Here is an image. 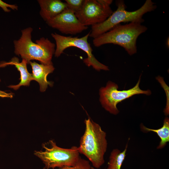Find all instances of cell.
I'll return each instance as SVG.
<instances>
[{"label":"cell","instance_id":"6da1fadb","mask_svg":"<svg viewBox=\"0 0 169 169\" xmlns=\"http://www.w3.org/2000/svg\"><path fill=\"white\" fill-rule=\"evenodd\" d=\"M33 30L31 27L21 30L20 38L13 41L14 53L25 59L28 64L31 60H35L43 64H53L52 59L55 53V44L44 37L33 42L31 36Z\"/></svg>","mask_w":169,"mask_h":169},{"label":"cell","instance_id":"7a4b0ae2","mask_svg":"<svg viewBox=\"0 0 169 169\" xmlns=\"http://www.w3.org/2000/svg\"><path fill=\"white\" fill-rule=\"evenodd\" d=\"M84 123L85 130L80 140L79 151L94 167L99 168L105 163L104 156L107 147L106 133L90 118L85 120Z\"/></svg>","mask_w":169,"mask_h":169},{"label":"cell","instance_id":"3957f363","mask_svg":"<svg viewBox=\"0 0 169 169\" xmlns=\"http://www.w3.org/2000/svg\"><path fill=\"white\" fill-rule=\"evenodd\" d=\"M147 28L141 23L130 22L125 24H119L108 31L94 38V45L97 47L107 44L117 45L123 47L130 55L137 53V39L146 32Z\"/></svg>","mask_w":169,"mask_h":169},{"label":"cell","instance_id":"277c9868","mask_svg":"<svg viewBox=\"0 0 169 169\" xmlns=\"http://www.w3.org/2000/svg\"><path fill=\"white\" fill-rule=\"evenodd\" d=\"M117 8L104 21L91 26L89 37L95 38L108 31L115 25L121 23L137 22L141 23L146 13L155 10L157 8L151 0H146L139 8L133 11L126 10V6L122 0L116 2Z\"/></svg>","mask_w":169,"mask_h":169},{"label":"cell","instance_id":"5b68a950","mask_svg":"<svg viewBox=\"0 0 169 169\" xmlns=\"http://www.w3.org/2000/svg\"><path fill=\"white\" fill-rule=\"evenodd\" d=\"M42 146L44 150L35 151L34 154L42 161L46 169L74 166L80 157L78 147L76 146L61 148L52 140Z\"/></svg>","mask_w":169,"mask_h":169},{"label":"cell","instance_id":"8992f818","mask_svg":"<svg viewBox=\"0 0 169 169\" xmlns=\"http://www.w3.org/2000/svg\"><path fill=\"white\" fill-rule=\"evenodd\" d=\"M90 33V32L80 38L78 37L64 36L55 33H52L51 36L55 40L56 44L55 56L59 57L64 50L69 47H76L86 53L87 57L84 59L83 61L87 66H92L95 69L99 71L101 70H109L108 66L99 62L92 54V49L88 41Z\"/></svg>","mask_w":169,"mask_h":169},{"label":"cell","instance_id":"52a82bcc","mask_svg":"<svg viewBox=\"0 0 169 169\" xmlns=\"http://www.w3.org/2000/svg\"><path fill=\"white\" fill-rule=\"evenodd\" d=\"M140 77L134 87L121 91L118 90L117 84L111 81L108 82L105 87H101L100 90V100L102 107L110 113L116 115L119 112L116 107L119 103L134 95H150L151 92L149 90H143L140 88Z\"/></svg>","mask_w":169,"mask_h":169},{"label":"cell","instance_id":"ba28073f","mask_svg":"<svg viewBox=\"0 0 169 169\" xmlns=\"http://www.w3.org/2000/svg\"><path fill=\"white\" fill-rule=\"evenodd\" d=\"M112 0H84L81 9L75 15L81 23L88 26L102 23L113 13Z\"/></svg>","mask_w":169,"mask_h":169},{"label":"cell","instance_id":"9c48e42d","mask_svg":"<svg viewBox=\"0 0 169 169\" xmlns=\"http://www.w3.org/2000/svg\"><path fill=\"white\" fill-rule=\"evenodd\" d=\"M46 23L49 27L66 34L76 35L88 28L82 24L75 13L67 8Z\"/></svg>","mask_w":169,"mask_h":169},{"label":"cell","instance_id":"30bf717a","mask_svg":"<svg viewBox=\"0 0 169 169\" xmlns=\"http://www.w3.org/2000/svg\"><path fill=\"white\" fill-rule=\"evenodd\" d=\"M40 10L39 13L47 22L56 17L67 8L65 2L60 0H38Z\"/></svg>","mask_w":169,"mask_h":169},{"label":"cell","instance_id":"8fae6325","mask_svg":"<svg viewBox=\"0 0 169 169\" xmlns=\"http://www.w3.org/2000/svg\"><path fill=\"white\" fill-rule=\"evenodd\" d=\"M28 64L32 67L33 80L37 81L39 83L41 92L45 91L48 85L52 86L53 83L48 81L47 78L48 75L52 73L54 69L53 64H40L35 62L31 61Z\"/></svg>","mask_w":169,"mask_h":169},{"label":"cell","instance_id":"7c38bea8","mask_svg":"<svg viewBox=\"0 0 169 169\" xmlns=\"http://www.w3.org/2000/svg\"><path fill=\"white\" fill-rule=\"evenodd\" d=\"M27 61L25 59H22L20 62L19 59L16 57L12 58L8 62H2L0 63V68L4 67L8 65H13L20 72L21 81L20 83L16 85H11L8 87L14 90H18L21 86H28L30 81L33 80L32 74L28 71L27 65Z\"/></svg>","mask_w":169,"mask_h":169},{"label":"cell","instance_id":"4fadbf2b","mask_svg":"<svg viewBox=\"0 0 169 169\" xmlns=\"http://www.w3.org/2000/svg\"><path fill=\"white\" fill-rule=\"evenodd\" d=\"M141 128L143 131L145 132H154L156 133L160 139L161 141L157 149H161L164 148L167 142L169 141V119L168 117L165 118L164 120L163 125L161 127L157 129L148 128L141 125Z\"/></svg>","mask_w":169,"mask_h":169},{"label":"cell","instance_id":"5bb4252c","mask_svg":"<svg viewBox=\"0 0 169 169\" xmlns=\"http://www.w3.org/2000/svg\"><path fill=\"white\" fill-rule=\"evenodd\" d=\"M127 146V144L122 151L118 149L112 150L109 157L107 169H120L126 156Z\"/></svg>","mask_w":169,"mask_h":169},{"label":"cell","instance_id":"9a60e30c","mask_svg":"<svg viewBox=\"0 0 169 169\" xmlns=\"http://www.w3.org/2000/svg\"><path fill=\"white\" fill-rule=\"evenodd\" d=\"M89 161L79 157L76 163L74 166H64L59 169H91ZM43 169H46L44 167Z\"/></svg>","mask_w":169,"mask_h":169},{"label":"cell","instance_id":"2e32d148","mask_svg":"<svg viewBox=\"0 0 169 169\" xmlns=\"http://www.w3.org/2000/svg\"><path fill=\"white\" fill-rule=\"evenodd\" d=\"M84 0H65L67 8L74 13L79 12L81 9Z\"/></svg>","mask_w":169,"mask_h":169},{"label":"cell","instance_id":"e0dca14e","mask_svg":"<svg viewBox=\"0 0 169 169\" xmlns=\"http://www.w3.org/2000/svg\"><path fill=\"white\" fill-rule=\"evenodd\" d=\"M156 79L160 83L161 86L164 89L166 96V103L164 112L166 115L169 114V87L164 81L163 78L158 76L156 78Z\"/></svg>","mask_w":169,"mask_h":169},{"label":"cell","instance_id":"ac0fdd59","mask_svg":"<svg viewBox=\"0 0 169 169\" xmlns=\"http://www.w3.org/2000/svg\"><path fill=\"white\" fill-rule=\"evenodd\" d=\"M0 7L6 12H10L11 10L8 9V8H10L14 10H17L18 9V6L16 5L8 4L1 0H0Z\"/></svg>","mask_w":169,"mask_h":169},{"label":"cell","instance_id":"d6986e66","mask_svg":"<svg viewBox=\"0 0 169 169\" xmlns=\"http://www.w3.org/2000/svg\"><path fill=\"white\" fill-rule=\"evenodd\" d=\"M1 80L0 79V82ZM13 94L12 93H7L4 91L0 90V97L2 98H12L13 97Z\"/></svg>","mask_w":169,"mask_h":169},{"label":"cell","instance_id":"ffe728a7","mask_svg":"<svg viewBox=\"0 0 169 169\" xmlns=\"http://www.w3.org/2000/svg\"><path fill=\"white\" fill-rule=\"evenodd\" d=\"M91 169H95L94 167H91Z\"/></svg>","mask_w":169,"mask_h":169}]
</instances>
